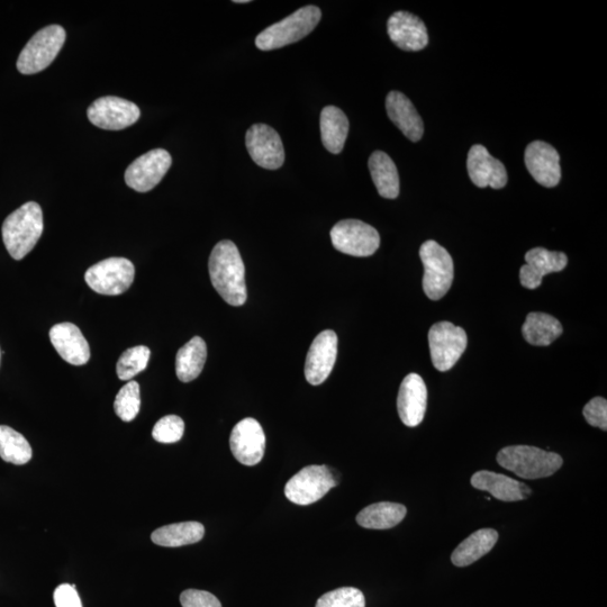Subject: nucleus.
<instances>
[{
  "instance_id": "1",
  "label": "nucleus",
  "mask_w": 607,
  "mask_h": 607,
  "mask_svg": "<svg viewBox=\"0 0 607 607\" xmlns=\"http://www.w3.org/2000/svg\"><path fill=\"white\" fill-rule=\"evenodd\" d=\"M208 270L213 287L223 300L232 306L247 302L246 268L239 249L230 240H223L214 247Z\"/></svg>"
},
{
  "instance_id": "2",
  "label": "nucleus",
  "mask_w": 607,
  "mask_h": 607,
  "mask_svg": "<svg viewBox=\"0 0 607 607\" xmlns=\"http://www.w3.org/2000/svg\"><path fill=\"white\" fill-rule=\"evenodd\" d=\"M5 247L15 260H22L34 249L43 233V213L38 203L29 202L7 217L3 224Z\"/></svg>"
},
{
  "instance_id": "3",
  "label": "nucleus",
  "mask_w": 607,
  "mask_h": 607,
  "mask_svg": "<svg viewBox=\"0 0 607 607\" xmlns=\"http://www.w3.org/2000/svg\"><path fill=\"white\" fill-rule=\"evenodd\" d=\"M503 468L524 479L547 478L557 473L564 460L555 452L530 446H511L497 454Z\"/></svg>"
},
{
  "instance_id": "4",
  "label": "nucleus",
  "mask_w": 607,
  "mask_h": 607,
  "mask_svg": "<svg viewBox=\"0 0 607 607\" xmlns=\"http://www.w3.org/2000/svg\"><path fill=\"white\" fill-rule=\"evenodd\" d=\"M322 12L319 7L305 6L261 32L256 39L257 48L271 51L296 43L312 33L320 23Z\"/></svg>"
},
{
  "instance_id": "5",
  "label": "nucleus",
  "mask_w": 607,
  "mask_h": 607,
  "mask_svg": "<svg viewBox=\"0 0 607 607\" xmlns=\"http://www.w3.org/2000/svg\"><path fill=\"white\" fill-rule=\"evenodd\" d=\"M66 31L60 25L44 27L27 42L17 60V69L23 75H34L47 69L66 42Z\"/></svg>"
},
{
  "instance_id": "6",
  "label": "nucleus",
  "mask_w": 607,
  "mask_h": 607,
  "mask_svg": "<svg viewBox=\"0 0 607 607\" xmlns=\"http://www.w3.org/2000/svg\"><path fill=\"white\" fill-rule=\"evenodd\" d=\"M420 257L424 266V293L430 300L439 301L446 296L454 282V261L445 248L432 240L422 244Z\"/></svg>"
},
{
  "instance_id": "7",
  "label": "nucleus",
  "mask_w": 607,
  "mask_h": 607,
  "mask_svg": "<svg viewBox=\"0 0 607 607\" xmlns=\"http://www.w3.org/2000/svg\"><path fill=\"white\" fill-rule=\"evenodd\" d=\"M135 268L125 258H108L90 267L85 274L87 285L101 295L117 296L133 284Z\"/></svg>"
},
{
  "instance_id": "8",
  "label": "nucleus",
  "mask_w": 607,
  "mask_h": 607,
  "mask_svg": "<svg viewBox=\"0 0 607 607\" xmlns=\"http://www.w3.org/2000/svg\"><path fill=\"white\" fill-rule=\"evenodd\" d=\"M333 247L352 257H370L380 246L379 233L359 220H343L331 230Z\"/></svg>"
},
{
  "instance_id": "9",
  "label": "nucleus",
  "mask_w": 607,
  "mask_h": 607,
  "mask_svg": "<svg viewBox=\"0 0 607 607\" xmlns=\"http://www.w3.org/2000/svg\"><path fill=\"white\" fill-rule=\"evenodd\" d=\"M337 484L328 467L308 466L289 479L285 495L292 503L310 505L320 501Z\"/></svg>"
},
{
  "instance_id": "10",
  "label": "nucleus",
  "mask_w": 607,
  "mask_h": 607,
  "mask_svg": "<svg viewBox=\"0 0 607 607\" xmlns=\"http://www.w3.org/2000/svg\"><path fill=\"white\" fill-rule=\"evenodd\" d=\"M431 360L439 371L454 367L467 348V334L450 322L434 324L429 332Z\"/></svg>"
},
{
  "instance_id": "11",
  "label": "nucleus",
  "mask_w": 607,
  "mask_h": 607,
  "mask_svg": "<svg viewBox=\"0 0 607 607\" xmlns=\"http://www.w3.org/2000/svg\"><path fill=\"white\" fill-rule=\"evenodd\" d=\"M87 116L97 128L120 131L137 123L141 111L137 105L124 98L106 96L98 98L89 106Z\"/></svg>"
},
{
  "instance_id": "12",
  "label": "nucleus",
  "mask_w": 607,
  "mask_h": 607,
  "mask_svg": "<svg viewBox=\"0 0 607 607\" xmlns=\"http://www.w3.org/2000/svg\"><path fill=\"white\" fill-rule=\"evenodd\" d=\"M170 153L163 149L149 151L133 161L125 171V183L139 193L150 192L171 167Z\"/></svg>"
},
{
  "instance_id": "13",
  "label": "nucleus",
  "mask_w": 607,
  "mask_h": 607,
  "mask_svg": "<svg viewBox=\"0 0 607 607\" xmlns=\"http://www.w3.org/2000/svg\"><path fill=\"white\" fill-rule=\"evenodd\" d=\"M246 144L250 157L259 167L276 170L284 165L283 141L269 125H252L246 135Z\"/></svg>"
},
{
  "instance_id": "14",
  "label": "nucleus",
  "mask_w": 607,
  "mask_h": 607,
  "mask_svg": "<svg viewBox=\"0 0 607 607\" xmlns=\"http://www.w3.org/2000/svg\"><path fill=\"white\" fill-rule=\"evenodd\" d=\"M230 447L233 456L242 465H258L266 449V436L261 424L251 418L240 421L232 430Z\"/></svg>"
},
{
  "instance_id": "15",
  "label": "nucleus",
  "mask_w": 607,
  "mask_h": 607,
  "mask_svg": "<svg viewBox=\"0 0 607 607\" xmlns=\"http://www.w3.org/2000/svg\"><path fill=\"white\" fill-rule=\"evenodd\" d=\"M338 356V335L326 330L317 335L307 353L305 377L313 386H319L331 375Z\"/></svg>"
},
{
  "instance_id": "16",
  "label": "nucleus",
  "mask_w": 607,
  "mask_h": 607,
  "mask_svg": "<svg viewBox=\"0 0 607 607\" xmlns=\"http://www.w3.org/2000/svg\"><path fill=\"white\" fill-rule=\"evenodd\" d=\"M525 166L531 176L543 187H556L560 183V157L557 150L543 141L529 144L524 154Z\"/></svg>"
},
{
  "instance_id": "17",
  "label": "nucleus",
  "mask_w": 607,
  "mask_h": 607,
  "mask_svg": "<svg viewBox=\"0 0 607 607\" xmlns=\"http://www.w3.org/2000/svg\"><path fill=\"white\" fill-rule=\"evenodd\" d=\"M428 405V389L418 374L406 376L397 398V410L406 427L415 428L424 419Z\"/></svg>"
},
{
  "instance_id": "18",
  "label": "nucleus",
  "mask_w": 607,
  "mask_h": 607,
  "mask_svg": "<svg viewBox=\"0 0 607 607\" xmlns=\"http://www.w3.org/2000/svg\"><path fill=\"white\" fill-rule=\"evenodd\" d=\"M387 31L393 43L404 51H421L429 43L427 26L411 13H394L389 17Z\"/></svg>"
},
{
  "instance_id": "19",
  "label": "nucleus",
  "mask_w": 607,
  "mask_h": 607,
  "mask_svg": "<svg viewBox=\"0 0 607 607\" xmlns=\"http://www.w3.org/2000/svg\"><path fill=\"white\" fill-rule=\"evenodd\" d=\"M468 174L474 185L479 188H504L507 184V172L500 160H497L487 149L476 144L470 149L467 159Z\"/></svg>"
},
{
  "instance_id": "20",
  "label": "nucleus",
  "mask_w": 607,
  "mask_h": 607,
  "mask_svg": "<svg viewBox=\"0 0 607 607\" xmlns=\"http://www.w3.org/2000/svg\"><path fill=\"white\" fill-rule=\"evenodd\" d=\"M525 262L527 264L520 270L521 285L528 289H536L541 286L543 277L564 270L568 258L564 252L534 248L525 255Z\"/></svg>"
},
{
  "instance_id": "21",
  "label": "nucleus",
  "mask_w": 607,
  "mask_h": 607,
  "mask_svg": "<svg viewBox=\"0 0 607 607\" xmlns=\"http://www.w3.org/2000/svg\"><path fill=\"white\" fill-rule=\"evenodd\" d=\"M50 340L60 357L74 366L86 365L90 359L89 344L78 326L60 323L50 330Z\"/></svg>"
},
{
  "instance_id": "22",
  "label": "nucleus",
  "mask_w": 607,
  "mask_h": 607,
  "mask_svg": "<svg viewBox=\"0 0 607 607\" xmlns=\"http://www.w3.org/2000/svg\"><path fill=\"white\" fill-rule=\"evenodd\" d=\"M471 485L479 491L492 494L496 500L518 502L527 500L532 494L531 488L518 480L493 471L480 470L471 477Z\"/></svg>"
},
{
  "instance_id": "23",
  "label": "nucleus",
  "mask_w": 607,
  "mask_h": 607,
  "mask_svg": "<svg viewBox=\"0 0 607 607\" xmlns=\"http://www.w3.org/2000/svg\"><path fill=\"white\" fill-rule=\"evenodd\" d=\"M389 119L412 142H419L424 134V124L420 114L409 98L400 92H391L386 98Z\"/></svg>"
},
{
  "instance_id": "24",
  "label": "nucleus",
  "mask_w": 607,
  "mask_h": 607,
  "mask_svg": "<svg viewBox=\"0 0 607 607\" xmlns=\"http://www.w3.org/2000/svg\"><path fill=\"white\" fill-rule=\"evenodd\" d=\"M321 138L326 150L339 154L346 144L349 134V120L340 108L326 106L321 113Z\"/></svg>"
},
{
  "instance_id": "25",
  "label": "nucleus",
  "mask_w": 607,
  "mask_h": 607,
  "mask_svg": "<svg viewBox=\"0 0 607 607\" xmlns=\"http://www.w3.org/2000/svg\"><path fill=\"white\" fill-rule=\"evenodd\" d=\"M371 178L380 196L395 199L400 195V176L394 161L383 151L371 154L368 162Z\"/></svg>"
},
{
  "instance_id": "26",
  "label": "nucleus",
  "mask_w": 607,
  "mask_h": 607,
  "mask_svg": "<svg viewBox=\"0 0 607 607\" xmlns=\"http://www.w3.org/2000/svg\"><path fill=\"white\" fill-rule=\"evenodd\" d=\"M497 541L498 533L493 529L474 532L452 552V564L457 567H467L476 563L495 547Z\"/></svg>"
},
{
  "instance_id": "27",
  "label": "nucleus",
  "mask_w": 607,
  "mask_h": 607,
  "mask_svg": "<svg viewBox=\"0 0 607 607\" xmlns=\"http://www.w3.org/2000/svg\"><path fill=\"white\" fill-rule=\"evenodd\" d=\"M407 510L402 504L382 502L369 505L357 516L360 527L370 530H388L400 524Z\"/></svg>"
},
{
  "instance_id": "28",
  "label": "nucleus",
  "mask_w": 607,
  "mask_h": 607,
  "mask_svg": "<svg viewBox=\"0 0 607 607\" xmlns=\"http://www.w3.org/2000/svg\"><path fill=\"white\" fill-rule=\"evenodd\" d=\"M205 528L202 523L183 522L166 525L152 533L151 539L156 545L177 548L194 545L204 538Z\"/></svg>"
},
{
  "instance_id": "29",
  "label": "nucleus",
  "mask_w": 607,
  "mask_h": 607,
  "mask_svg": "<svg viewBox=\"0 0 607 607\" xmlns=\"http://www.w3.org/2000/svg\"><path fill=\"white\" fill-rule=\"evenodd\" d=\"M563 325L545 313H530L522 326V334L532 346L546 347L563 334Z\"/></svg>"
},
{
  "instance_id": "30",
  "label": "nucleus",
  "mask_w": 607,
  "mask_h": 607,
  "mask_svg": "<svg viewBox=\"0 0 607 607\" xmlns=\"http://www.w3.org/2000/svg\"><path fill=\"white\" fill-rule=\"evenodd\" d=\"M207 358L206 343L195 337L185 344L177 353L176 374L180 382H193L201 375Z\"/></svg>"
},
{
  "instance_id": "31",
  "label": "nucleus",
  "mask_w": 607,
  "mask_h": 607,
  "mask_svg": "<svg viewBox=\"0 0 607 607\" xmlns=\"http://www.w3.org/2000/svg\"><path fill=\"white\" fill-rule=\"evenodd\" d=\"M29 441L7 425H0V458L9 464L21 466L32 459Z\"/></svg>"
},
{
  "instance_id": "32",
  "label": "nucleus",
  "mask_w": 607,
  "mask_h": 607,
  "mask_svg": "<svg viewBox=\"0 0 607 607\" xmlns=\"http://www.w3.org/2000/svg\"><path fill=\"white\" fill-rule=\"evenodd\" d=\"M151 351L138 346L126 350L117 362L116 373L121 380H131L148 367Z\"/></svg>"
},
{
  "instance_id": "33",
  "label": "nucleus",
  "mask_w": 607,
  "mask_h": 607,
  "mask_svg": "<svg viewBox=\"0 0 607 607\" xmlns=\"http://www.w3.org/2000/svg\"><path fill=\"white\" fill-rule=\"evenodd\" d=\"M141 407L140 386L134 380L121 388L114 402L117 416L124 422H131L137 418Z\"/></svg>"
},
{
  "instance_id": "34",
  "label": "nucleus",
  "mask_w": 607,
  "mask_h": 607,
  "mask_svg": "<svg viewBox=\"0 0 607 607\" xmlns=\"http://www.w3.org/2000/svg\"><path fill=\"white\" fill-rule=\"evenodd\" d=\"M315 607H366V599L358 588L342 587L324 594Z\"/></svg>"
},
{
  "instance_id": "35",
  "label": "nucleus",
  "mask_w": 607,
  "mask_h": 607,
  "mask_svg": "<svg viewBox=\"0 0 607 607\" xmlns=\"http://www.w3.org/2000/svg\"><path fill=\"white\" fill-rule=\"evenodd\" d=\"M185 423L177 415H167L154 425L152 437L160 443H175L183 438Z\"/></svg>"
},
{
  "instance_id": "36",
  "label": "nucleus",
  "mask_w": 607,
  "mask_h": 607,
  "mask_svg": "<svg viewBox=\"0 0 607 607\" xmlns=\"http://www.w3.org/2000/svg\"><path fill=\"white\" fill-rule=\"evenodd\" d=\"M584 418L592 427L607 430V401L603 397H595L588 402L583 410Z\"/></svg>"
},
{
  "instance_id": "37",
  "label": "nucleus",
  "mask_w": 607,
  "mask_h": 607,
  "mask_svg": "<svg viewBox=\"0 0 607 607\" xmlns=\"http://www.w3.org/2000/svg\"><path fill=\"white\" fill-rule=\"evenodd\" d=\"M180 603L183 607H222L216 596L198 590H187L181 593Z\"/></svg>"
},
{
  "instance_id": "38",
  "label": "nucleus",
  "mask_w": 607,
  "mask_h": 607,
  "mask_svg": "<svg viewBox=\"0 0 607 607\" xmlns=\"http://www.w3.org/2000/svg\"><path fill=\"white\" fill-rule=\"evenodd\" d=\"M57 607H83L74 585H60L53 595Z\"/></svg>"
},
{
  "instance_id": "39",
  "label": "nucleus",
  "mask_w": 607,
  "mask_h": 607,
  "mask_svg": "<svg viewBox=\"0 0 607 607\" xmlns=\"http://www.w3.org/2000/svg\"><path fill=\"white\" fill-rule=\"evenodd\" d=\"M234 3H237V4H247V3H249V0H239V2H234Z\"/></svg>"
},
{
  "instance_id": "40",
  "label": "nucleus",
  "mask_w": 607,
  "mask_h": 607,
  "mask_svg": "<svg viewBox=\"0 0 607 607\" xmlns=\"http://www.w3.org/2000/svg\"><path fill=\"white\" fill-rule=\"evenodd\" d=\"M0 360H2V351H0Z\"/></svg>"
}]
</instances>
